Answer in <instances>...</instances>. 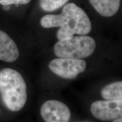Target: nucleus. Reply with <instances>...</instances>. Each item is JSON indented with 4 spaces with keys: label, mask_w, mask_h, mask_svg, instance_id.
I'll list each match as a JSON object with an SVG mask.
<instances>
[{
    "label": "nucleus",
    "mask_w": 122,
    "mask_h": 122,
    "mask_svg": "<svg viewBox=\"0 0 122 122\" xmlns=\"http://www.w3.org/2000/svg\"><path fill=\"white\" fill-rule=\"evenodd\" d=\"M96 47L95 40L86 35H77L59 40L54 48L58 58L83 59L94 53Z\"/></svg>",
    "instance_id": "nucleus-3"
},
{
    "label": "nucleus",
    "mask_w": 122,
    "mask_h": 122,
    "mask_svg": "<svg viewBox=\"0 0 122 122\" xmlns=\"http://www.w3.org/2000/svg\"><path fill=\"white\" fill-rule=\"evenodd\" d=\"M41 115L45 122H68L71 118V111L62 102L49 100L42 105Z\"/></svg>",
    "instance_id": "nucleus-6"
},
{
    "label": "nucleus",
    "mask_w": 122,
    "mask_h": 122,
    "mask_svg": "<svg viewBox=\"0 0 122 122\" xmlns=\"http://www.w3.org/2000/svg\"><path fill=\"white\" fill-rule=\"evenodd\" d=\"M91 111L96 118L102 121L122 118V100L97 101L92 104Z\"/></svg>",
    "instance_id": "nucleus-5"
},
{
    "label": "nucleus",
    "mask_w": 122,
    "mask_h": 122,
    "mask_svg": "<svg viewBox=\"0 0 122 122\" xmlns=\"http://www.w3.org/2000/svg\"><path fill=\"white\" fill-rule=\"evenodd\" d=\"M69 0H40L39 4L42 10L51 12L65 5Z\"/></svg>",
    "instance_id": "nucleus-11"
},
{
    "label": "nucleus",
    "mask_w": 122,
    "mask_h": 122,
    "mask_svg": "<svg viewBox=\"0 0 122 122\" xmlns=\"http://www.w3.org/2000/svg\"><path fill=\"white\" fill-rule=\"evenodd\" d=\"M31 0H0V4L2 5H25L30 2Z\"/></svg>",
    "instance_id": "nucleus-12"
},
{
    "label": "nucleus",
    "mask_w": 122,
    "mask_h": 122,
    "mask_svg": "<svg viewBox=\"0 0 122 122\" xmlns=\"http://www.w3.org/2000/svg\"><path fill=\"white\" fill-rule=\"evenodd\" d=\"M101 95L107 101L122 100V82L117 81L105 86L102 89Z\"/></svg>",
    "instance_id": "nucleus-9"
},
{
    "label": "nucleus",
    "mask_w": 122,
    "mask_h": 122,
    "mask_svg": "<svg viewBox=\"0 0 122 122\" xmlns=\"http://www.w3.org/2000/svg\"><path fill=\"white\" fill-rule=\"evenodd\" d=\"M121 0H89L93 7L99 14L110 17L118 11Z\"/></svg>",
    "instance_id": "nucleus-8"
},
{
    "label": "nucleus",
    "mask_w": 122,
    "mask_h": 122,
    "mask_svg": "<svg viewBox=\"0 0 122 122\" xmlns=\"http://www.w3.org/2000/svg\"><path fill=\"white\" fill-rule=\"evenodd\" d=\"M19 56L15 42L6 33L0 30V60L10 63L16 61Z\"/></svg>",
    "instance_id": "nucleus-7"
},
{
    "label": "nucleus",
    "mask_w": 122,
    "mask_h": 122,
    "mask_svg": "<svg viewBox=\"0 0 122 122\" xmlns=\"http://www.w3.org/2000/svg\"><path fill=\"white\" fill-rule=\"evenodd\" d=\"M63 22L57 33L58 39L62 40L75 35H86L91 31L92 24L85 12L74 3L65 5L62 9Z\"/></svg>",
    "instance_id": "nucleus-2"
},
{
    "label": "nucleus",
    "mask_w": 122,
    "mask_h": 122,
    "mask_svg": "<svg viewBox=\"0 0 122 122\" xmlns=\"http://www.w3.org/2000/svg\"><path fill=\"white\" fill-rule=\"evenodd\" d=\"M0 93L3 102L10 110H20L27 100V85L22 75L11 68L1 70Z\"/></svg>",
    "instance_id": "nucleus-1"
},
{
    "label": "nucleus",
    "mask_w": 122,
    "mask_h": 122,
    "mask_svg": "<svg viewBox=\"0 0 122 122\" xmlns=\"http://www.w3.org/2000/svg\"><path fill=\"white\" fill-rule=\"evenodd\" d=\"M86 63L82 59L58 58L53 59L49 67L53 73L62 78L72 79L85 71Z\"/></svg>",
    "instance_id": "nucleus-4"
},
{
    "label": "nucleus",
    "mask_w": 122,
    "mask_h": 122,
    "mask_svg": "<svg viewBox=\"0 0 122 122\" xmlns=\"http://www.w3.org/2000/svg\"><path fill=\"white\" fill-rule=\"evenodd\" d=\"M63 14H48L44 16L40 20L41 26L45 28L61 27L63 22Z\"/></svg>",
    "instance_id": "nucleus-10"
},
{
    "label": "nucleus",
    "mask_w": 122,
    "mask_h": 122,
    "mask_svg": "<svg viewBox=\"0 0 122 122\" xmlns=\"http://www.w3.org/2000/svg\"><path fill=\"white\" fill-rule=\"evenodd\" d=\"M112 122H122V118L117 119L114 120Z\"/></svg>",
    "instance_id": "nucleus-14"
},
{
    "label": "nucleus",
    "mask_w": 122,
    "mask_h": 122,
    "mask_svg": "<svg viewBox=\"0 0 122 122\" xmlns=\"http://www.w3.org/2000/svg\"><path fill=\"white\" fill-rule=\"evenodd\" d=\"M10 5H4V7H3V9H4V10H5V11H7V10H9V9H10Z\"/></svg>",
    "instance_id": "nucleus-13"
}]
</instances>
